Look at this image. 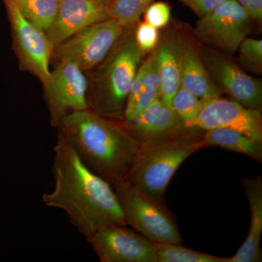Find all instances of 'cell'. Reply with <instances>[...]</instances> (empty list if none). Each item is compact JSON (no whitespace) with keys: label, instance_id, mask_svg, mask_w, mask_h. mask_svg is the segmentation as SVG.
Returning a JSON list of instances; mask_svg holds the SVG:
<instances>
[{"label":"cell","instance_id":"cell-1","mask_svg":"<svg viewBox=\"0 0 262 262\" xmlns=\"http://www.w3.org/2000/svg\"><path fill=\"white\" fill-rule=\"evenodd\" d=\"M53 150L54 187L51 192L42 194L44 204L64 211L71 224L86 239L103 226H127L113 188L86 166L60 133Z\"/></svg>","mask_w":262,"mask_h":262},{"label":"cell","instance_id":"cell-2","mask_svg":"<svg viewBox=\"0 0 262 262\" xmlns=\"http://www.w3.org/2000/svg\"><path fill=\"white\" fill-rule=\"evenodd\" d=\"M58 128L86 166L113 189L125 182L140 146L122 122L85 110L67 115Z\"/></svg>","mask_w":262,"mask_h":262},{"label":"cell","instance_id":"cell-3","mask_svg":"<svg viewBox=\"0 0 262 262\" xmlns=\"http://www.w3.org/2000/svg\"><path fill=\"white\" fill-rule=\"evenodd\" d=\"M203 131L188 127L168 140L141 147L125 182L155 201L165 203V191L174 173L189 156L203 149Z\"/></svg>","mask_w":262,"mask_h":262},{"label":"cell","instance_id":"cell-4","mask_svg":"<svg viewBox=\"0 0 262 262\" xmlns=\"http://www.w3.org/2000/svg\"><path fill=\"white\" fill-rule=\"evenodd\" d=\"M119 42L110 52L101 84L88 95V104L93 113L122 122L127 96L144 53L134 36H127Z\"/></svg>","mask_w":262,"mask_h":262},{"label":"cell","instance_id":"cell-5","mask_svg":"<svg viewBox=\"0 0 262 262\" xmlns=\"http://www.w3.org/2000/svg\"><path fill=\"white\" fill-rule=\"evenodd\" d=\"M114 190L127 225L152 242L182 244L177 221L165 203L155 201L126 182Z\"/></svg>","mask_w":262,"mask_h":262},{"label":"cell","instance_id":"cell-6","mask_svg":"<svg viewBox=\"0 0 262 262\" xmlns=\"http://www.w3.org/2000/svg\"><path fill=\"white\" fill-rule=\"evenodd\" d=\"M194 32L201 40L230 56L248 37L252 18L236 0H224L210 13L200 17Z\"/></svg>","mask_w":262,"mask_h":262},{"label":"cell","instance_id":"cell-7","mask_svg":"<svg viewBox=\"0 0 262 262\" xmlns=\"http://www.w3.org/2000/svg\"><path fill=\"white\" fill-rule=\"evenodd\" d=\"M125 29L113 18L91 24L56 46L55 54L59 61L69 60L82 70H91L110 54Z\"/></svg>","mask_w":262,"mask_h":262},{"label":"cell","instance_id":"cell-8","mask_svg":"<svg viewBox=\"0 0 262 262\" xmlns=\"http://www.w3.org/2000/svg\"><path fill=\"white\" fill-rule=\"evenodd\" d=\"M3 2L11 25L13 46L20 63L46 85L51 76L50 61L54 47L46 32L29 21L13 0Z\"/></svg>","mask_w":262,"mask_h":262},{"label":"cell","instance_id":"cell-9","mask_svg":"<svg viewBox=\"0 0 262 262\" xmlns=\"http://www.w3.org/2000/svg\"><path fill=\"white\" fill-rule=\"evenodd\" d=\"M51 122L58 127L70 114L89 110V84L83 70L77 63L61 60L51 72L45 85Z\"/></svg>","mask_w":262,"mask_h":262},{"label":"cell","instance_id":"cell-10","mask_svg":"<svg viewBox=\"0 0 262 262\" xmlns=\"http://www.w3.org/2000/svg\"><path fill=\"white\" fill-rule=\"evenodd\" d=\"M87 241L101 262H158L155 243L125 225L103 226Z\"/></svg>","mask_w":262,"mask_h":262},{"label":"cell","instance_id":"cell-11","mask_svg":"<svg viewBox=\"0 0 262 262\" xmlns=\"http://www.w3.org/2000/svg\"><path fill=\"white\" fill-rule=\"evenodd\" d=\"M199 115L187 125L203 130L227 128L262 141L261 108H251L222 96L201 100Z\"/></svg>","mask_w":262,"mask_h":262},{"label":"cell","instance_id":"cell-12","mask_svg":"<svg viewBox=\"0 0 262 262\" xmlns=\"http://www.w3.org/2000/svg\"><path fill=\"white\" fill-rule=\"evenodd\" d=\"M203 61L222 92L246 107L261 108V80L247 75L233 61L211 50L205 52Z\"/></svg>","mask_w":262,"mask_h":262},{"label":"cell","instance_id":"cell-13","mask_svg":"<svg viewBox=\"0 0 262 262\" xmlns=\"http://www.w3.org/2000/svg\"><path fill=\"white\" fill-rule=\"evenodd\" d=\"M123 125L140 148L168 140L189 127L159 98H155L134 121Z\"/></svg>","mask_w":262,"mask_h":262},{"label":"cell","instance_id":"cell-14","mask_svg":"<svg viewBox=\"0 0 262 262\" xmlns=\"http://www.w3.org/2000/svg\"><path fill=\"white\" fill-rule=\"evenodd\" d=\"M107 18L106 5L91 0H60L56 17L46 34L56 48L91 24Z\"/></svg>","mask_w":262,"mask_h":262},{"label":"cell","instance_id":"cell-15","mask_svg":"<svg viewBox=\"0 0 262 262\" xmlns=\"http://www.w3.org/2000/svg\"><path fill=\"white\" fill-rule=\"evenodd\" d=\"M160 79L155 49L139 66L127 96L123 122L134 121L155 98H159Z\"/></svg>","mask_w":262,"mask_h":262},{"label":"cell","instance_id":"cell-16","mask_svg":"<svg viewBox=\"0 0 262 262\" xmlns=\"http://www.w3.org/2000/svg\"><path fill=\"white\" fill-rule=\"evenodd\" d=\"M242 184L249 204L251 223L244 244L233 256L227 258V262H259L262 261V177L244 179Z\"/></svg>","mask_w":262,"mask_h":262},{"label":"cell","instance_id":"cell-17","mask_svg":"<svg viewBox=\"0 0 262 262\" xmlns=\"http://www.w3.org/2000/svg\"><path fill=\"white\" fill-rule=\"evenodd\" d=\"M182 42V39L178 37L167 35L155 48L160 79L159 98L169 106L181 85Z\"/></svg>","mask_w":262,"mask_h":262},{"label":"cell","instance_id":"cell-18","mask_svg":"<svg viewBox=\"0 0 262 262\" xmlns=\"http://www.w3.org/2000/svg\"><path fill=\"white\" fill-rule=\"evenodd\" d=\"M181 85L201 100L223 94L212 79L195 48L191 43L184 40L181 50Z\"/></svg>","mask_w":262,"mask_h":262},{"label":"cell","instance_id":"cell-19","mask_svg":"<svg viewBox=\"0 0 262 262\" xmlns=\"http://www.w3.org/2000/svg\"><path fill=\"white\" fill-rule=\"evenodd\" d=\"M201 142L203 149L219 146L228 151L247 155L258 163H262V141L253 139L238 131L227 128L204 130Z\"/></svg>","mask_w":262,"mask_h":262},{"label":"cell","instance_id":"cell-20","mask_svg":"<svg viewBox=\"0 0 262 262\" xmlns=\"http://www.w3.org/2000/svg\"><path fill=\"white\" fill-rule=\"evenodd\" d=\"M24 16L47 32L58 12L60 0H13Z\"/></svg>","mask_w":262,"mask_h":262},{"label":"cell","instance_id":"cell-21","mask_svg":"<svg viewBox=\"0 0 262 262\" xmlns=\"http://www.w3.org/2000/svg\"><path fill=\"white\" fill-rule=\"evenodd\" d=\"M153 0H110L106 4L108 18L130 27L139 23L141 15Z\"/></svg>","mask_w":262,"mask_h":262},{"label":"cell","instance_id":"cell-22","mask_svg":"<svg viewBox=\"0 0 262 262\" xmlns=\"http://www.w3.org/2000/svg\"><path fill=\"white\" fill-rule=\"evenodd\" d=\"M158 262H227V258L198 252L180 244L155 243Z\"/></svg>","mask_w":262,"mask_h":262},{"label":"cell","instance_id":"cell-23","mask_svg":"<svg viewBox=\"0 0 262 262\" xmlns=\"http://www.w3.org/2000/svg\"><path fill=\"white\" fill-rule=\"evenodd\" d=\"M170 106L187 126L189 122L193 121L199 115L202 101L190 91L180 85L173 96Z\"/></svg>","mask_w":262,"mask_h":262},{"label":"cell","instance_id":"cell-24","mask_svg":"<svg viewBox=\"0 0 262 262\" xmlns=\"http://www.w3.org/2000/svg\"><path fill=\"white\" fill-rule=\"evenodd\" d=\"M241 65L256 73L262 70V40L246 37L238 48Z\"/></svg>","mask_w":262,"mask_h":262},{"label":"cell","instance_id":"cell-25","mask_svg":"<svg viewBox=\"0 0 262 262\" xmlns=\"http://www.w3.org/2000/svg\"><path fill=\"white\" fill-rule=\"evenodd\" d=\"M144 15V21L159 29L168 25L170 20L171 8L168 3L157 2L148 6Z\"/></svg>","mask_w":262,"mask_h":262},{"label":"cell","instance_id":"cell-26","mask_svg":"<svg viewBox=\"0 0 262 262\" xmlns=\"http://www.w3.org/2000/svg\"><path fill=\"white\" fill-rule=\"evenodd\" d=\"M159 37L158 29L145 21L138 25L134 34L136 44L144 53L154 51L159 42Z\"/></svg>","mask_w":262,"mask_h":262},{"label":"cell","instance_id":"cell-27","mask_svg":"<svg viewBox=\"0 0 262 262\" xmlns=\"http://www.w3.org/2000/svg\"><path fill=\"white\" fill-rule=\"evenodd\" d=\"M199 17L203 16L214 9L224 0H179Z\"/></svg>","mask_w":262,"mask_h":262},{"label":"cell","instance_id":"cell-28","mask_svg":"<svg viewBox=\"0 0 262 262\" xmlns=\"http://www.w3.org/2000/svg\"><path fill=\"white\" fill-rule=\"evenodd\" d=\"M247 10L253 20L261 21L262 18V0H236Z\"/></svg>","mask_w":262,"mask_h":262},{"label":"cell","instance_id":"cell-29","mask_svg":"<svg viewBox=\"0 0 262 262\" xmlns=\"http://www.w3.org/2000/svg\"><path fill=\"white\" fill-rule=\"evenodd\" d=\"M94 3H98V4L106 5L110 0H91Z\"/></svg>","mask_w":262,"mask_h":262}]
</instances>
